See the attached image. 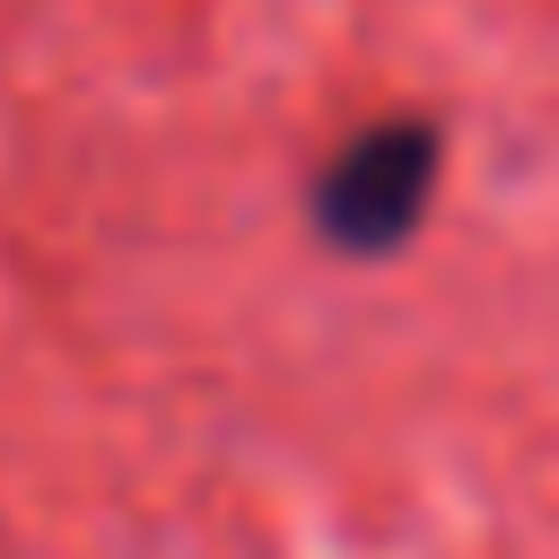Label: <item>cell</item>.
<instances>
[{"instance_id":"6da1fadb","label":"cell","mask_w":559,"mask_h":559,"mask_svg":"<svg viewBox=\"0 0 559 559\" xmlns=\"http://www.w3.org/2000/svg\"><path fill=\"white\" fill-rule=\"evenodd\" d=\"M437 175H445V131H437L428 114H384V122L349 131V140L314 166L306 218H314V236H323L332 253L384 262V253H402V245L428 227Z\"/></svg>"}]
</instances>
